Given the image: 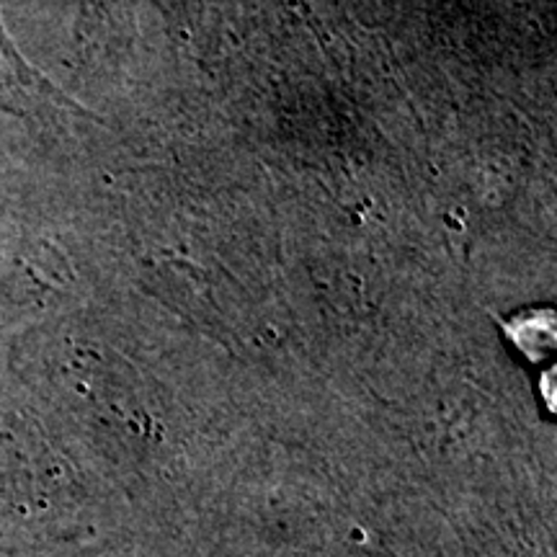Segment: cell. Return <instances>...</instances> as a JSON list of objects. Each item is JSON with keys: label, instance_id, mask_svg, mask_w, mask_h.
Wrapping results in <instances>:
<instances>
[{"label": "cell", "instance_id": "1", "mask_svg": "<svg viewBox=\"0 0 557 557\" xmlns=\"http://www.w3.org/2000/svg\"><path fill=\"white\" fill-rule=\"evenodd\" d=\"M50 94V86L45 88L41 78L34 75L29 65H24L13 47L9 45L3 29H0V109L18 111V103L29 107L32 99Z\"/></svg>", "mask_w": 557, "mask_h": 557}]
</instances>
